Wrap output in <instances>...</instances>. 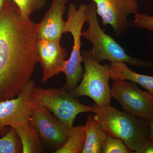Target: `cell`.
Masks as SVG:
<instances>
[{
    "label": "cell",
    "instance_id": "1",
    "mask_svg": "<svg viewBox=\"0 0 153 153\" xmlns=\"http://www.w3.org/2000/svg\"><path fill=\"white\" fill-rule=\"evenodd\" d=\"M39 27L7 0L0 15V102L17 97L31 80Z\"/></svg>",
    "mask_w": 153,
    "mask_h": 153
},
{
    "label": "cell",
    "instance_id": "2",
    "mask_svg": "<svg viewBox=\"0 0 153 153\" xmlns=\"http://www.w3.org/2000/svg\"><path fill=\"white\" fill-rule=\"evenodd\" d=\"M94 105V117L105 131L122 140L133 152H136L148 138L150 121L121 111L111 105L102 108L96 104Z\"/></svg>",
    "mask_w": 153,
    "mask_h": 153
},
{
    "label": "cell",
    "instance_id": "3",
    "mask_svg": "<svg viewBox=\"0 0 153 153\" xmlns=\"http://www.w3.org/2000/svg\"><path fill=\"white\" fill-rule=\"evenodd\" d=\"M86 22L87 30L82 32L81 37L92 44L91 49L94 60L100 63L105 60L111 62H123L138 67H153V62H146L132 57L111 36L102 30L97 19L96 7L91 1L87 4Z\"/></svg>",
    "mask_w": 153,
    "mask_h": 153
},
{
    "label": "cell",
    "instance_id": "4",
    "mask_svg": "<svg viewBox=\"0 0 153 153\" xmlns=\"http://www.w3.org/2000/svg\"><path fill=\"white\" fill-rule=\"evenodd\" d=\"M85 72L79 85L71 91L74 97L86 96L100 108L111 105V91L109 85L110 65H102L97 62L91 49L82 51Z\"/></svg>",
    "mask_w": 153,
    "mask_h": 153
},
{
    "label": "cell",
    "instance_id": "5",
    "mask_svg": "<svg viewBox=\"0 0 153 153\" xmlns=\"http://www.w3.org/2000/svg\"><path fill=\"white\" fill-rule=\"evenodd\" d=\"M64 86L44 89L36 86L33 90V102L46 107L69 128L76 116L82 112L95 111L93 106L81 104Z\"/></svg>",
    "mask_w": 153,
    "mask_h": 153
},
{
    "label": "cell",
    "instance_id": "6",
    "mask_svg": "<svg viewBox=\"0 0 153 153\" xmlns=\"http://www.w3.org/2000/svg\"><path fill=\"white\" fill-rule=\"evenodd\" d=\"M87 9L86 4L80 5L78 9L73 3L68 6L64 33H71L73 38L74 44L71 55L66 61L63 72L66 76V82L64 87L68 91H71L77 87L78 82L83 75L81 66L83 59L80 49L82 28L86 22Z\"/></svg>",
    "mask_w": 153,
    "mask_h": 153
},
{
    "label": "cell",
    "instance_id": "7",
    "mask_svg": "<svg viewBox=\"0 0 153 153\" xmlns=\"http://www.w3.org/2000/svg\"><path fill=\"white\" fill-rule=\"evenodd\" d=\"M111 91V97L128 113L149 121L153 118V95L140 89L135 82L114 80Z\"/></svg>",
    "mask_w": 153,
    "mask_h": 153
},
{
    "label": "cell",
    "instance_id": "8",
    "mask_svg": "<svg viewBox=\"0 0 153 153\" xmlns=\"http://www.w3.org/2000/svg\"><path fill=\"white\" fill-rule=\"evenodd\" d=\"M95 4L97 15L105 26L110 25L116 36L120 37L129 27L128 16L137 13V0H91Z\"/></svg>",
    "mask_w": 153,
    "mask_h": 153
},
{
    "label": "cell",
    "instance_id": "9",
    "mask_svg": "<svg viewBox=\"0 0 153 153\" xmlns=\"http://www.w3.org/2000/svg\"><path fill=\"white\" fill-rule=\"evenodd\" d=\"M31 79L16 98L0 102V131L6 126L16 128L27 122L32 112L33 90Z\"/></svg>",
    "mask_w": 153,
    "mask_h": 153
},
{
    "label": "cell",
    "instance_id": "10",
    "mask_svg": "<svg viewBox=\"0 0 153 153\" xmlns=\"http://www.w3.org/2000/svg\"><path fill=\"white\" fill-rule=\"evenodd\" d=\"M29 120L38 130L42 140L58 148L62 146L68 139L70 128L52 115L49 110L33 101Z\"/></svg>",
    "mask_w": 153,
    "mask_h": 153
},
{
    "label": "cell",
    "instance_id": "11",
    "mask_svg": "<svg viewBox=\"0 0 153 153\" xmlns=\"http://www.w3.org/2000/svg\"><path fill=\"white\" fill-rule=\"evenodd\" d=\"M36 53L37 61L43 70L42 82H47L63 72L68 55L66 49L60 45V41L37 38Z\"/></svg>",
    "mask_w": 153,
    "mask_h": 153
},
{
    "label": "cell",
    "instance_id": "12",
    "mask_svg": "<svg viewBox=\"0 0 153 153\" xmlns=\"http://www.w3.org/2000/svg\"><path fill=\"white\" fill-rule=\"evenodd\" d=\"M68 1V0H52L49 10L39 23L37 38L60 41L65 27L63 17Z\"/></svg>",
    "mask_w": 153,
    "mask_h": 153
},
{
    "label": "cell",
    "instance_id": "13",
    "mask_svg": "<svg viewBox=\"0 0 153 153\" xmlns=\"http://www.w3.org/2000/svg\"><path fill=\"white\" fill-rule=\"evenodd\" d=\"M85 128L86 138L82 153H101L102 144L108 134L98 120L91 115L88 116Z\"/></svg>",
    "mask_w": 153,
    "mask_h": 153
},
{
    "label": "cell",
    "instance_id": "14",
    "mask_svg": "<svg viewBox=\"0 0 153 153\" xmlns=\"http://www.w3.org/2000/svg\"><path fill=\"white\" fill-rule=\"evenodd\" d=\"M110 78L113 80H128L138 83L153 95V76L140 74L132 71L123 62H111Z\"/></svg>",
    "mask_w": 153,
    "mask_h": 153
},
{
    "label": "cell",
    "instance_id": "15",
    "mask_svg": "<svg viewBox=\"0 0 153 153\" xmlns=\"http://www.w3.org/2000/svg\"><path fill=\"white\" fill-rule=\"evenodd\" d=\"M15 129L22 144V153L42 152L43 145L42 138L38 130L30 120Z\"/></svg>",
    "mask_w": 153,
    "mask_h": 153
},
{
    "label": "cell",
    "instance_id": "16",
    "mask_svg": "<svg viewBox=\"0 0 153 153\" xmlns=\"http://www.w3.org/2000/svg\"><path fill=\"white\" fill-rule=\"evenodd\" d=\"M86 133L84 126H72L66 143L55 151V153L82 152L85 144Z\"/></svg>",
    "mask_w": 153,
    "mask_h": 153
},
{
    "label": "cell",
    "instance_id": "17",
    "mask_svg": "<svg viewBox=\"0 0 153 153\" xmlns=\"http://www.w3.org/2000/svg\"><path fill=\"white\" fill-rule=\"evenodd\" d=\"M18 136L16 129L11 127L7 133L0 138V153H22V144Z\"/></svg>",
    "mask_w": 153,
    "mask_h": 153
},
{
    "label": "cell",
    "instance_id": "18",
    "mask_svg": "<svg viewBox=\"0 0 153 153\" xmlns=\"http://www.w3.org/2000/svg\"><path fill=\"white\" fill-rule=\"evenodd\" d=\"M101 150L102 153L133 152L122 140L110 135H108L107 137L102 144Z\"/></svg>",
    "mask_w": 153,
    "mask_h": 153
},
{
    "label": "cell",
    "instance_id": "19",
    "mask_svg": "<svg viewBox=\"0 0 153 153\" xmlns=\"http://www.w3.org/2000/svg\"><path fill=\"white\" fill-rule=\"evenodd\" d=\"M18 6L22 16L30 19L34 12L39 10L46 5L47 0H12Z\"/></svg>",
    "mask_w": 153,
    "mask_h": 153
},
{
    "label": "cell",
    "instance_id": "20",
    "mask_svg": "<svg viewBox=\"0 0 153 153\" xmlns=\"http://www.w3.org/2000/svg\"><path fill=\"white\" fill-rule=\"evenodd\" d=\"M134 19L130 22V26L136 29H146L153 31V17L146 14L137 13L134 16Z\"/></svg>",
    "mask_w": 153,
    "mask_h": 153
},
{
    "label": "cell",
    "instance_id": "21",
    "mask_svg": "<svg viewBox=\"0 0 153 153\" xmlns=\"http://www.w3.org/2000/svg\"><path fill=\"white\" fill-rule=\"evenodd\" d=\"M135 153H153V140L148 138Z\"/></svg>",
    "mask_w": 153,
    "mask_h": 153
},
{
    "label": "cell",
    "instance_id": "22",
    "mask_svg": "<svg viewBox=\"0 0 153 153\" xmlns=\"http://www.w3.org/2000/svg\"><path fill=\"white\" fill-rule=\"evenodd\" d=\"M148 138L153 140V118L150 121L149 130Z\"/></svg>",
    "mask_w": 153,
    "mask_h": 153
},
{
    "label": "cell",
    "instance_id": "23",
    "mask_svg": "<svg viewBox=\"0 0 153 153\" xmlns=\"http://www.w3.org/2000/svg\"><path fill=\"white\" fill-rule=\"evenodd\" d=\"M7 0H0V15L4 7Z\"/></svg>",
    "mask_w": 153,
    "mask_h": 153
}]
</instances>
